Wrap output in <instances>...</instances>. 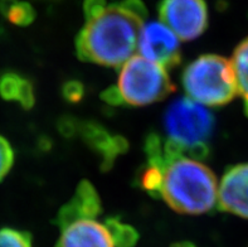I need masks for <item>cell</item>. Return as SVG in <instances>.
<instances>
[{"mask_svg": "<svg viewBox=\"0 0 248 247\" xmlns=\"http://www.w3.org/2000/svg\"><path fill=\"white\" fill-rule=\"evenodd\" d=\"M63 99L69 103H78L85 96V86L77 80H69L62 86Z\"/></svg>", "mask_w": 248, "mask_h": 247, "instance_id": "20", "label": "cell"}, {"mask_svg": "<svg viewBox=\"0 0 248 247\" xmlns=\"http://www.w3.org/2000/svg\"><path fill=\"white\" fill-rule=\"evenodd\" d=\"M232 65L236 73L238 92L248 101V37L234 50Z\"/></svg>", "mask_w": 248, "mask_h": 247, "instance_id": "13", "label": "cell"}, {"mask_svg": "<svg viewBox=\"0 0 248 247\" xmlns=\"http://www.w3.org/2000/svg\"><path fill=\"white\" fill-rule=\"evenodd\" d=\"M0 247H31V237L28 232L5 227L0 230Z\"/></svg>", "mask_w": 248, "mask_h": 247, "instance_id": "18", "label": "cell"}, {"mask_svg": "<svg viewBox=\"0 0 248 247\" xmlns=\"http://www.w3.org/2000/svg\"><path fill=\"white\" fill-rule=\"evenodd\" d=\"M106 0H85L83 1V13L87 22L97 18L106 9Z\"/></svg>", "mask_w": 248, "mask_h": 247, "instance_id": "24", "label": "cell"}, {"mask_svg": "<svg viewBox=\"0 0 248 247\" xmlns=\"http://www.w3.org/2000/svg\"><path fill=\"white\" fill-rule=\"evenodd\" d=\"M115 247H134L139 241V232L132 226L123 223L116 217L107 218L105 222Z\"/></svg>", "mask_w": 248, "mask_h": 247, "instance_id": "12", "label": "cell"}, {"mask_svg": "<svg viewBox=\"0 0 248 247\" xmlns=\"http://www.w3.org/2000/svg\"><path fill=\"white\" fill-rule=\"evenodd\" d=\"M23 77L18 73L6 72L0 76V96L6 101H18Z\"/></svg>", "mask_w": 248, "mask_h": 247, "instance_id": "17", "label": "cell"}, {"mask_svg": "<svg viewBox=\"0 0 248 247\" xmlns=\"http://www.w3.org/2000/svg\"><path fill=\"white\" fill-rule=\"evenodd\" d=\"M142 22L119 4L107 6L77 35L78 58L107 67L121 66L135 53Z\"/></svg>", "mask_w": 248, "mask_h": 247, "instance_id": "1", "label": "cell"}, {"mask_svg": "<svg viewBox=\"0 0 248 247\" xmlns=\"http://www.w3.org/2000/svg\"><path fill=\"white\" fill-rule=\"evenodd\" d=\"M186 147L182 144L180 141L175 140V139H168L164 144V157H165V162L167 165L169 166L170 164H173L176 160L182 159L183 155L186 154Z\"/></svg>", "mask_w": 248, "mask_h": 247, "instance_id": "22", "label": "cell"}, {"mask_svg": "<svg viewBox=\"0 0 248 247\" xmlns=\"http://www.w3.org/2000/svg\"><path fill=\"white\" fill-rule=\"evenodd\" d=\"M170 247H195L192 242H178V244L171 245Z\"/></svg>", "mask_w": 248, "mask_h": 247, "instance_id": "28", "label": "cell"}, {"mask_svg": "<svg viewBox=\"0 0 248 247\" xmlns=\"http://www.w3.org/2000/svg\"><path fill=\"white\" fill-rule=\"evenodd\" d=\"M164 172L163 169L154 165H146L140 173L139 183L142 189L148 192L153 197H161V188L164 183Z\"/></svg>", "mask_w": 248, "mask_h": 247, "instance_id": "15", "label": "cell"}, {"mask_svg": "<svg viewBox=\"0 0 248 247\" xmlns=\"http://www.w3.org/2000/svg\"><path fill=\"white\" fill-rule=\"evenodd\" d=\"M119 4L121 8L126 10V12L131 13L132 16H138L141 20H145L146 16H148V10H146V6L142 3L141 0H123L120 1Z\"/></svg>", "mask_w": 248, "mask_h": 247, "instance_id": "25", "label": "cell"}, {"mask_svg": "<svg viewBox=\"0 0 248 247\" xmlns=\"http://www.w3.org/2000/svg\"><path fill=\"white\" fill-rule=\"evenodd\" d=\"M117 87L125 102L132 106L161 101L175 90L167 68L142 56L131 57L124 63Z\"/></svg>", "mask_w": 248, "mask_h": 247, "instance_id": "4", "label": "cell"}, {"mask_svg": "<svg viewBox=\"0 0 248 247\" xmlns=\"http://www.w3.org/2000/svg\"><path fill=\"white\" fill-rule=\"evenodd\" d=\"M100 96L102 101H105L108 105H112V106H119V105L126 103L125 100H124L123 94H121V91L119 90L117 86H111V87L106 88Z\"/></svg>", "mask_w": 248, "mask_h": 247, "instance_id": "27", "label": "cell"}, {"mask_svg": "<svg viewBox=\"0 0 248 247\" xmlns=\"http://www.w3.org/2000/svg\"><path fill=\"white\" fill-rule=\"evenodd\" d=\"M79 135L86 144L101 157V169L110 170L119 155L129 149V141L121 135H111L104 126L94 121L81 122Z\"/></svg>", "mask_w": 248, "mask_h": 247, "instance_id": "9", "label": "cell"}, {"mask_svg": "<svg viewBox=\"0 0 248 247\" xmlns=\"http://www.w3.org/2000/svg\"><path fill=\"white\" fill-rule=\"evenodd\" d=\"M161 197L178 213L202 214L216 204L217 178L201 162L182 158L165 170Z\"/></svg>", "mask_w": 248, "mask_h": 247, "instance_id": "2", "label": "cell"}, {"mask_svg": "<svg viewBox=\"0 0 248 247\" xmlns=\"http://www.w3.org/2000/svg\"><path fill=\"white\" fill-rule=\"evenodd\" d=\"M18 101L20 103V106L24 110H31L34 106L35 103V95H34V87L29 80H23L22 87H20V92H19Z\"/></svg>", "mask_w": 248, "mask_h": 247, "instance_id": "23", "label": "cell"}, {"mask_svg": "<svg viewBox=\"0 0 248 247\" xmlns=\"http://www.w3.org/2000/svg\"><path fill=\"white\" fill-rule=\"evenodd\" d=\"M218 202L224 212L248 218V164L227 169L220 181Z\"/></svg>", "mask_w": 248, "mask_h": 247, "instance_id": "8", "label": "cell"}, {"mask_svg": "<svg viewBox=\"0 0 248 247\" xmlns=\"http://www.w3.org/2000/svg\"><path fill=\"white\" fill-rule=\"evenodd\" d=\"M159 16L183 41L195 39L208 27L205 0H163L159 4Z\"/></svg>", "mask_w": 248, "mask_h": 247, "instance_id": "6", "label": "cell"}, {"mask_svg": "<svg viewBox=\"0 0 248 247\" xmlns=\"http://www.w3.org/2000/svg\"><path fill=\"white\" fill-rule=\"evenodd\" d=\"M186 154L189 155V159L201 162V160H204L208 158V155H209V148L203 141L202 143H195V144L186 147Z\"/></svg>", "mask_w": 248, "mask_h": 247, "instance_id": "26", "label": "cell"}, {"mask_svg": "<svg viewBox=\"0 0 248 247\" xmlns=\"http://www.w3.org/2000/svg\"><path fill=\"white\" fill-rule=\"evenodd\" d=\"M14 163V151L12 145L0 135V181L5 178Z\"/></svg>", "mask_w": 248, "mask_h": 247, "instance_id": "19", "label": "cell"}, {"mask_svg": "<svg viewBox=\"0 0 248 247\" xmlns=\"http://www.w3.org/2000/svg\"><path fill=\"white\" fill-rule=\"evenodd\" d=\"M62 231L56 247H115L106 226L94 219H82Z\"/></svg>", "mask_w": 248, "mask_h": 247, "instance_id": "11", "label": "cell"}, {"mask_svg": "<svg viewBox=\"0 0 248 247\" xmlns=\"http://www.w3.org/2000/svg\"><path fill=\"white\" fill-rule=\"evenodd\" d=\"M164 126L171 139L186 147L205 143L213 132L214 116L192 99L182 97L173 101L164 115Z\"/></svg>", "mask_w": 248, "mask_h": 247, "instance_id": "5", "label": "cell"}, {"mask_svg": "<svg viewBox=\"0 0 248 247\" xmlns=\"http://www.w3.org/2000/svg\"><path fill=\"white\" fill-rule=\"evenodd\" d=\"M102 206L96 188L91 181H82L73 198L62 207L57 216V225L64 230L82 219H93L101 214Z\"/></svg>", "mask_w": 248, "mask_h": 247, "instance_id": "10", "label": "cell"}, {"mask_svg": "<svg viewBox=\"0 0 248 247\" xmlns=\"http://www.w3.org/2000/svg\"><path fill=\"white\" fill-rule=\"evenodd\" d=\"M245 113H246V115L248 116V101H246L245 102Z\"/></svg>", "mask_w": 248, "mask_h": 247, "instance_id": "29", "label": "cell"}, {"mask_svg": "<svg viewBox=\"0 0 248 247\" xmlns=\"http://www.w3.org/2000/svg\"><path fill=\"white\" fill-rule=\"evenodd\" d=\"M35 13L34 8L27 1H14L12 0L6 8L4 16L9 20L12 24L19 27H28L34 22Z\"/></svg>", "mask_w": 248, "mask_h": 247, "instance_id": "14", "label": "cell"}, {"mask_svg": "<svg viewBox=\"0 0 248 247\" xmlns=\"http://www.w3.org/2000/svg\"><path fill=\"white\" fill-rule=\"evenodd\" d=\"M145 154L148 158L149 165H154L167 170L168 165L164 157V144L161 143V138L155 132H151L145 139Z\"/></svg>", "mask_w": 248, "mask_h": 247, "instance_id": "16", "label": "cell"}, {"mask_svg": "<svg viewBox=\"0 0 248 247\" xmlns=\"http://www.w3.org/2000/svg\"><path fill=\"white\" fill-rule=\"evenodd\" d=\"M182 82L192 100L207 106H223L238 94L232 61L217 54H204L189 63Z\"/></svg>", "mask_w": 248, "mask_h": 247, "instance_id": "3", "label": "cell"}, {"mask_svg": "<svg viewBox=\"0 0 248 247\" xmlns=\"http://www.w3.org/2000/svg\"><path fill=\"white\" fill-rule=\"evenodd\" d=\"M139 52L144 58L171 68L182 61L178 37L163 23L151 22L142 25L138 43Z\"/></svg>", "mask_w": 248, "mask_h": 247, "instance_id": "7", "label": "cell"}, {"mask_svg": "<svg viewBox=\"0 0 248 247\" xmlns=\"http://www.w3.org/2000/svg\"><path fill=\"white\" fill-rule=\"evenodd\" d=\"M79 125L81 122L72 115H63L57 122V129L63 138L72 139L79 134Z\"/></svg>", "mask_w": 248, "mask_h": 247, "instance_id": "21", "label": "cell"}]
</instances>
